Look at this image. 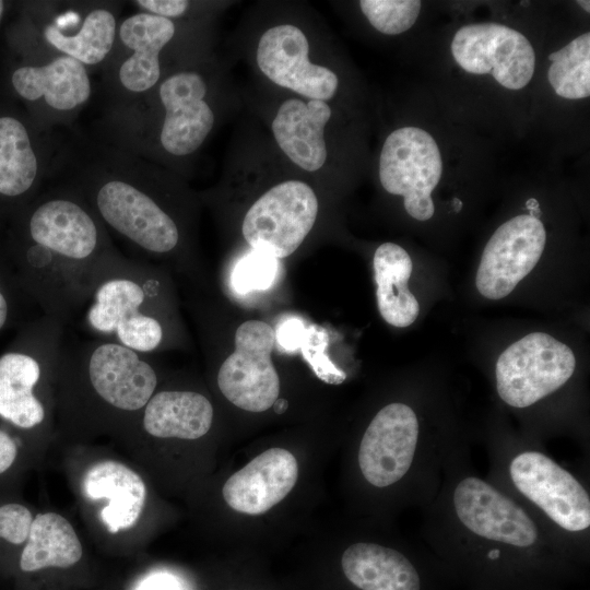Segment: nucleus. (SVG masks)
<instances>
[{
    "label": "nucleus",
    "mask_w": 590,
    "mask_h": 590,
    "mask_svg": "<svg viewBox=\"0 0 590 590\" xmlns=\"http://www.w3.org/2000/svg\"><path fill=\"white\" fill-rule=\"evenodd\" d=\"M5 11V2L0 0V22Z\"/></svg>",
    "instance_id": "79ce46f5"
},
{
    "label": "nucleus",
    "mask_w": 590,
    "mask_h": 590,
    "mask_svg": "<svg viewBox=\"0 0 590 590\" xmlns=\"http://www.w3.org/2000/svg\"><path fill=\"white\" fill-rule=\"evenodd\" d=\"M546 233L542 222L529 214L502 224L487 241L476 272L481 295L500 299L512 292L542 256Z\"/></svg>",
    "instance_id": "a211bd4d"
},
{
    "label": "nucleus",
    "mask_w": 590,
    "mask_h": 590,
    "mask_svg": "<svg viewBox=\"0 0 590 590\" xmlns=\"http://www.w3.org/2000/svg\"><path fill=\"white\" fill-rule=\"evenodd\" d=\"M33 521L31 511L16 503L0 506V539L20 545L25 543Z\"/></svg>",
    "instance_id": "72a5a7b5"
},
{
    "label": "nucleus",
    "mask_w": 590,
    "mask_h": 590,
    "mask_svg": "<svg viewBox=\"0 0 590 590\" xmlns=\"http://www.w3.org/2000/svg\"><path fill=\"white\" fill-rule=\"evenodd\" d=\"M164 303L162 278L138 258L118 251L94 275L82 308L84 326L96 339L146 355L166 340Z\"/></svg>",
    "instance_id": "20e7f679"
},
{
    "label": "nucleus",
    "mask_w": 590,
    "mask_h": 590,
    "mask_svg": "<svg viewBox=\"0 0 590 590\" xmlns=\"http://www.w3.org/2000/svg\"><path fill=\"white\" fill-rule=\"evenodd\" d=\"M203 21H174L138 11L120 20L114 48L102 68L103 109L149 94L173 66L199 56Z\"/></svg>",
    "instance_id": "39448f33"
},
{
    "label": "nucleus",
    "mask_w": 590,
    "mask_h": 590,
    "mask_svg": "<svg viewBox=\"0 0 590 590\" xmlns=\"http://www.w3.org/2000/svg\"><path fill=\"white\" fill-rule=\"evenodd\" d=\"M306 330L303 320L291 318L282 321L275 332V341L286 351L299 350Z\"/></svg>",
    "instance_id": "f704fd0d"
},
{
    "label": "nucleus",
    "mask_w": 590,
    "mask_h": 590,
    "mask_svg": "<svg viewBox=\"0 0 590 590\" xmlns=\"http://www.w3.org/2000/svg\"><path fill=\"white\" fill-rule=\"evenodd\" d=\"M328 334L323 328L316 324L306 326L299 350L309 363L317 377L327 384L339 385L346 375L339 369L327 356Z\"/></svg>",
    "instance_id": "2f4dec72"
},
{
    "label": "nucleus",
    "mask_w": 590,
    "mask_h": 590,
    "mask_svg": "<svg viewBox=\"0 0 590 590\" xmlns=\"http://www.w3.org/2000/svg\"><path fill=\"white\" fill-rule=\"evenodd\" d=\"M577 3L580 4L587 12H590V2L588 0H580Z\"/></svg>",
    "instance_id": "a19ab883"
},
{
    "label": "nucleus",
    "mask_w": 590,
    "mask_h": 590,
    "mask_svg": "<svg viewBox=\"0 0 590 590\" xmlns=\"http://www.w3.org/2000/svg\"><path fill=\"white\" fill-rule=\"evenodd\" d=\"M211 66L204 54L179 62L145 96L103 109L99 140L178 176L187 172L217 121Z\"/></svg>",
    "instance_id": "7ed1b4c3"
},
{
    "label": "nucleus",
    "mask_w": 590,
    "mask_h": 590,
    "mask_svg": "<svg viewBox=\"0 0 590 590\" xmlns=\"http://www.w3.org/2000/svg\"><path fill=\"white\" fill-rule=\"evenodd\" d=\"M576 358L569 346L543 332L508 346L496 363V388L503 401L527 408L560 388L571 377Z\"/></svg>",
    "instance_id": "f8f14e48"
},
{
    "label": "nucleus",
    "mask_w": 590,
    "mask_h": 590,
    "mask_svg": "<svg viewBox=\"0 0 590 590\" xmlns=\"http://www.w3.org/2000/svg\"><path fill=\"white\" fill-rule=\"evenodd\" d=\"M275 331L260 320L241 323L235 333V351L217 373L223 396L237 408L263 412L279 398L280 379L271 359Z\"/></svg>",
    "instance_id": "2eb2a0df"
},
{
    "label": "nucleus",
    "mask_w": 590,
    "mask_h": 590,
    "mask_svg": "<svg viewBox=\"0 0 590 590\" xmlns=\"http://www.w3.org/2000/svg\"><path fill=\"white\" fill-rule=\"evenodd\" d=\"M278 259L252 250L240 259L233 271V285L239 293L262 291L269 288L278 274Z\"/></svg>",
    "instance_id": "c756f323"
},
{
    "label": "nucleus",
    "mask_w": 590,
    "mask_h": 590,
    "mask_svg": "<svg viewBox=\"0 0 590 590\" xmlns=\"http://www.w3.org/2000/svg\"><path fill=\"white\" fill-rule=\"evenodd\" d=\"M134 590H180V588L168 575H151Z\"/></svg>",
    "instance_id": "e433bc0d"
},
{
    "label": "nucleus",
    "mask_w": 590,
    "mask_h": 590,
    "mask_svg": "<svg viewBox=\"0 0 590 590\" xmlns=\"http://www.w3.org/2000/svg\"><path fill=\"white\" fill-rule=\"evenodd\" d=\"M287 401L285 399H276L273 403V410L278 414H283L287 409Z\"/></svg>",
    "instance_id": "58836bf2"
},
{
    "label": "nucleus",
    "mask_w": 590,
    "mask_h": 590,
    "mask_svg": "<svg viewBox=\"0 0 590 590\" xmlns=\"http://www.w3.org/2000/svg\"><path fill=\"white\" fill-rule=\"evenodd\" d=\"M441 173L438 145L425 130L402 127L385 140L379 157L380 184L387 192L403 197L411 217L427 221L434 215L430 194Z\"/></svg>",
    "instance_id": "ddd939ff"
},
{
    "label": "nucleus",
    "mask_w": 590,
    "mask_h": 590,
    "mask_svg": "<svg viewBox=\"0 0 590 590\" xmlns=\"http://www.w3.org/2000/svg\"><path fill=\"white\" fill-rule=\"evenodd\" d=\"M342 570L361 590H421V577L400 552L375 543L349 546L341 558Z\"/></svg>",
    "instance_id": "393cba45"
},
{
    "label": "nucleus",
    "mask_w": 590,
    "mask_h": 590,
    "mask_svg": "<svg viewBox=\"0 0 590 590\" xmlns=\"http://www.w3.org/2000/svg\"><path fill=\"white\" fill-rule=\"evenodd\" d=\"M547 78L557 95L580 99L590 95V33L551 54Z\"/></svg>",
    "instance_id": "cd10ccee"
},
{
    "label": "nucleus",
    "mask_w": 590,
    "mask_h": 590,
    "mask_svg": "<svg viewBox=\"0 0 590 590\" xmlns=\"http://www.w3.org/2000/svg\"><path fill=\"white\" fill-rule=\"evenodd\" d=\"M212 422L211 402L190 390L155 392L142 409V427L155 438L198 439L210 430Z\"/></svg>",
    "instance_id": "b1692460"
},
{
    "label": "nucleus",
    "mask_w": 590,
    "mask_h": 590,
    "mask_svg": "<svg viewBox=\"0 0 590 590\" xmlns=\"http://www.w3.org/2000/svg\"><path fill=\"white\" fill-rule=\"evenodd\" d=\"M526 208L529 210V215L540 220L541 210L540 204L536 199L530 198L526 202Z\"/></svg>",
    "instance_id": "4c0bfd02"
},
{
    "label": "nucleus",
    "mask_w": 590,
    "mask_h": 590,
    "mask_svg": "<svg viewBox=\"0 0 590 590\" xmlns=\"http://www.w3.org/2000/svg\"><path fill=\"white\" fill-rule=\"evenodd\" d=\"M358 4L376 31L398 35L413 26L422 3L417 0H361Z\"/></svg>",
    "instance_id": "c85d7f7f"
},
{
    "label": "nucleus",
    "mask_w": 590,
    "mask_h": 590,
    "mask_svg": "<svg viewBox=\"0 0 590 590\" xmlns=\"http://www.w3.org/2000/svg\"><path fill=\"white\" fill-rule=\"evenodd\" d=\"M66 326L40 315L22 324L0 354V417L21 429L42 425L47 410L38 394L45 377L58 371Z\"/></svg>",
    "instance_id": "0eeeda50"
},
{
    "label": "nucleus",
    "mask_w": 590,
    "mask_h": 590,
    "mask_svg": "<svg viewBox=\"0 0 590 590\" xmlns=\"http://www.w3.org/2000/svg\"><path fill=\"white\" fill-rule=\"evenodd\" d=\"M456 62L472 74L492 73L504 87L520 90L532 79L535 54L520 32L498 23H475L453 36Z\"/></svg>",
    "instance_id": "dca6fc26"
},
{
    "label": "nucleus",
    "mask_w": 590,
    "mask_h": 590,
    "mask_svg": "<svg viewBox=\"0 0 590 590\" xmlns=\"http://www.w3.org/2000/svg\"><path fill=\"white\" fill-rule=\"evenodd\" d=\"M0 247L42 315L67 324L83 308L98 267L119 250L69 184L39 192L9 222Z\"/></svg>",
    "instance_id": "f257e3e1"
},
{
    "label": "nucleus",
    "mask_w": 590,
    "mask_h": 590,
    "mask_svg": "<svg viewBox=\"0 0 590 590\" xmlns=\"http://www.w3.org/2000/svg\"><path fill=\"white\" fill-rule=\"evenodd\" d=\"M376 297L384 320L398 328L412 324L420 312L415 296L408 287L412 260L399 245L384 243L374 255Z\"/></svg>",
    "instance_id": "a878e982"
},
{
    "label": "nucleus",
    "mask_w": 590,
    "mask_h": 590,
    "mask_svg": "<svg viewBox=\"0 0 590 590\" xmlns=\"http://www.w3.org/2000/svg\"><path fill=\"white\" fill-rule=\"evenodd\" d=\"M30 306L35 304L21 287L0 248V333L20 323Z\"/></svg>",
    "instance_id": "7c9ffc66"
},
{
    "label": "nucleus",
    "mask_w": 590,
    "mask_h": 590,
    "mask_svg": "<svg viewBox=\"0 0 590 590\" xmlns=\"http://www.w3.org/2000/svg\"><path fill=\"white\" fill-rule=\"evenodd\" d=\"M83 554L82 544L72 524L61 515H37L28 531L19 558L23 573H36L49 567L68 568Z\"/></svg>",
    "instance_id": "bb28decb"
},
{
    "label": "nucleus",
    "mask_w": 590,
    "mask_h": 590,
    "mask_svg": "<svg viewBox=\"0 0 590 590\" xmlns=\"http://www.w3.org/2000/svg\"><path fill=\"white\" fill-rule=\"evenodd\" d=\"M132 3L139 11L174 21H203L201 13L205 7L188 0H135Z\"/></svg>",
    "instance_id": "473e14b6"
},
{
    "label": "nucleus",
    "mask_w": 590,
    "mask_h": 590,
    "mask_svg": "<svg viewBox=\"0 0 590 590\" xmlns=\"http://www.w3.org/2000/svg\"><path fill=\"white\" fill-rule=\"evenodd\" d=\"M59 174L109 235L137 253L165 257L182 246V222L173 203L184 190L178 175L102 140L74 134L66 140Z\"/></svg>",
    "instance_id": "f03ea898"
},
{
    "label": "nucleus",
    "mask_w": 590,
    "mask_h": 590,
    "mask_svg": "<svg viewBox=\"0 0 590 590\" xmlns=\"http://www.w3.org/2000/svg\"><path fill=\"white\" fill-rule=\"evenodd\" d=\"M418 440V421L403 403H390L371 420L362 438L358 464L365 480L387 487L409 471Z\"/></svg>",
    "instance_id": "6ab92c4d"
},
{
    "label": "nucleus",
    "mask_w": 590,
    "mask_h": 590,
    "mask_svg": "<svg viewBox=\"0 0 590 590\" xmlns=\"http://www.w3.org/2000/svg\"><path fill=\"white\" fill-rule=\"evenodd\" d=\"M297 476L295 457L285 449L271 448L258 455L225 482L223 497L238 512L261 515L286 497Z\"/></svg>",
    "instance_id": "4be33fe9"
},
{
    "label": "nucleus",
    "mask_w": 590,
    "mask_h": 590,
    "mask_svg": "<svg viewBox=\"0 0 590 590\" xmlns=\"http://www.w3.org/2000/svg\"><path fill=\"white\" fill-rule=\"evenodd\" d=\"M460 522L474 534L516 547H529L538 529L527 512L485 481L468 476L453 491Z\"/></svg>",
    "instance_id": "aec40b11"
},
{
    "label": "nucleus",
    "mask_w": 590,
    "mask_h": 590,
    "mask_svg": "<svg viewBox=\"0 0 590 590\" xmlns=\"http://www.w3.org/2000/svg\"><path fill=\"white\" fill-rule=\"evenodd\" d=\"M24 61L10 73L14 94L42 127L72 128L93 95L90 70L64 55L24 48Z\"/></svg>",
    "instance_id": "9d476101"
},
{
    "label": "nucleus",
    "mask_w": 590,
    "mask_h": 590,
    "mask_svg": "<svg viewBox=\"0 0 590 590\" xmlns=\"http://www.w3.org/2000/svg\"><path fill=\"white\" fill-rule=\"evenodd\" d=\"M64 145L55 130L30 115L0 111V224L9 223L44 181L58 175Z\"/></svg>",
    "instance_id": "1a4fd4ad"
},
{
    "label": "nucleus",
    "mask_w": 590,
    "mask_h": 590,
    "mask_svg": "<svg viewBox=\"0 0 590 590\" xmlns=\"http://www.w3.org/2000/svg\"><path fill=\"white\" fill-rule=\"evenodd\" d=\"M17 456L15 440L0 428V474L9 470Z\"/></svg>",
    "instance_id": "c9c22d12"
},
{
    "label": "nucleus",
    "mask_w": 590,
    "mask_h": 590,
    "mask_svg": "<svg viewBox=\"0 0 590 590\" xmlns=\"http://www.w3.org/2000/svg\"><path fill=\"white\" fill-rule=\"evenodd\" d=\"M319 201L312 187L285 179L267 189L247 210L241 233L252 250L276 259L291 256L312 229Z\"/></svg>",
    "instance_id": "9b49d317"
},
{
    "label": "nucleus",
    "mask_w": 590,
    "mask_h": 590,
    "mask_svg": "<svg viewBox=\"0 0 590 590\" xmlns=\"http://www.w3.org/2000/svg\"><path fill=\"white\" fill-rule=\"evenodd\" d=\"M452 205H453V210L456 212H459L461 210V208H462V201L460 199H458V198H455L452 200Z\"/></svg>",
    "instance_id": "ea45409f"
},
{
    "label": "nucleus",
    "mask_w": 590,
    "mask_h": 590,
    "mask_svg": "<svg viewBox=\"0 0 590 590\" xmlns=\"http://www.w3.org/2000/svg\"><path fill=\"white\" fill-rule=\"evenodd\" d=\"M304 28L281 22L259 36L255 60L261 74L276 86L306 99L330 101L339 88V76L328 66L315 62Z\"/></svg>",
    "instance_id": "4468645a"
},
{
    "label": "nucleus",
    "mask_w": 590,
    "mask_h": 590,
    "mask_svg": "<svg viewBox=\"0 0 590 590\" xmlns=\"http://www.w3.org/2000/svg\"><path fill=\"white\" fill-rule=\"evenodd\" d=\"M120 8L115 1L31 3L25 48L69 56L88 70L102 69L115 45Z\"/></svg>",
    "instance_id": "6e6552de"
},
{
    "label": "nucleus",
    "mask_w": 590,
    "mask_h": 590,
    "mask_svg": "<svg viewBox=\"0 0 590 590\" xmlns=\"http://www.w3.org/2000/svg\"><path fill=\"white\" fill-rule=\"evenodd\" d=\"M514 485L564 530L579 532L590 526L587 491L568 471L547 456L524 451L509 465Z\"/></svg>",
    "instance_id": "f3484780"
},
{
    "label": "nucleus",
    "mask_w": 590,
    "mask_h": 590,
    "mask_svg": "<svg viewBox=\"0 0 590 590\" xmlns=\"http://www.w3.org/2000/svg\"><path fill=\"white\" fill-rule=\"evenodd\" d=\"M331 118L327 102L293 96L279 105L270 128L286 158L299 169L315 173L328 161L326 128Z\"/></svg>",
    "instance_id": "412c9836"
},
{
    "label": "nucleus",
    "mask_w": 590,
    "mask_h": 590,
    "mask_svg": "<svg viewBox=\"0 0 590 590\" xmlns=\"http://www.w3.org/2000/svg\"><path fill=\"white\" fill-rule=\"evenodd\" d=\"M82 493L92 500H105L99 511L103 524L111 533L132 528L146 499L141 476L123 463L105 460L90 467L82 479Z\"/></svg>",
    "instance_id": "5701e85b"
},
{
    "label": "nucleus",
    "mask_w": 590,
    "mask_h": 590,
    "mask_svg": "<svg viewBox=\"0 0 590 590\" xmlns=\"http://www.w3.org/2000/svg\"><path fill=\"white\" fill-rule=\"evenodd\" d=\"M57 375L86 388L110 411L126 414L142 411L158 384L157 373L145 354L96 338L64 343Z\"/></svg>",
    "instance_id": "423d86ee"
}]
</instances>
